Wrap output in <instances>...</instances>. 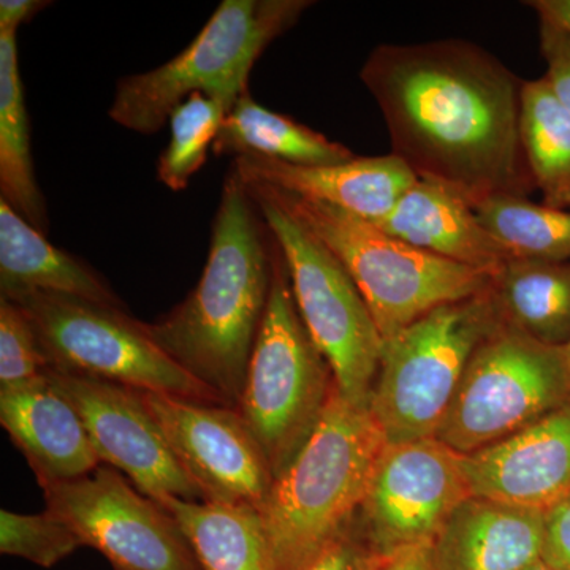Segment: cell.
<instances>
[{"label":"cell","mask_w":570,"mask_h":570,"mask_svg":"<svg viewBox=\"0 0 570 570\" xmlns=\"http://www.w3.org/2000/svg\"><path fill=\"white\" fill-rule=\"evenodd\" d=\"M360 77L384 115L392 154L422 181L474 209L535 186L521 146L523 82L478 45H381Z\"/></svg>","instance_id":"obj_1"},{"label":"cell","mask_w":570,"mask_h":570,"mask_svg":"<svg viewBox=\"0 0 570 570\" xmlns=\"http://www.w3.org/2000/svg\"><path fill=\"white\" fill-rule=\"evenodd\" d=\"M275 247L253 195L230 168L200 281L170 313L145 324L157 346L227 407H238L245 390L272 292Z\"/></svg>","instance_id":"obj_2"},{"label":"cell","mask_w":570,"mask_h":570,"mask_svg":"<svg viewBox=\"0 0 570 570\" xmlns=\"http://www.w3.org/2000/svg\"><path fill=\"white\" fill-rule=\"evenodd\" d=\"M387 445L370 404L335 387L316 430L261 509L277 570H306L348 530Z\"/></svg>","instance_id":"obj_3"},{"label":"cell","mask_w":570,"mask_h":570,"mask_svg":"<svg viewBox=\"0 0 570 570\" xmlns=\"http://www.w3.org/2000/svg\"><path fill=\"white\" fill-rule=\"evenodd\" d=\"M311 6L307 0H224L179 55L121 78L108 116L124 129L154 135L193 94L230 111L249 91L255 62Z\"/></svg>","instance_id":"obj_4"},{"label":"cell","mask_w":570,"mask_h":570,"mask_svg":"<svg viewBox=\"0 0 570 570\" xmlns=\"http://www.w3.org/2000/svg\"><path fill=\"white\" fill-rule=\"evenodd\" d=\"M247 184L262 187L340 258L384 343L436 307L491 287L485 273L407 245L355 214L266 184Z\"/></svg>","instance_id":"obj_5"},{"label":"cell","mask_w":570,"mask_h":570,"mask_svg":"<svg viewBox=\"0 0 570 570\" xmlns=\"http://www.w3.org/2000/svg\"><path fill=\"white\" fill-rule=\"evenodd\" d=\"M501 325L490 287L385 341L370 406L390 444L436 438L472 355Z\"/></svg>","instance_id":"obj_6"},{"label":"cell","mask_w":570,"mask_h":570,"mask_svg":"<svg viewBox=\"0 0 570 570\" xmlns=\"http://www.w3.org/2000/svg\"><path fill=\"white\" fill-rule=\"evenodd\" d=\"M335 387L332 367L299 316L276 243L268 306L236 407L264 450L273 479L283 474L316 430Z\"/></svg>","instance_id":"obj_7"},{"label":"cell","mask_w":570,"mask_h":570,"mask_svg":"<svg viewBox=\"0 0 570 570\" xmlns=\"http://www.w3.org/2000/svg\"><path fill=\"white\" fill-rule=\"evenodd\" d=\"M31 321L50 370L225 406L219 395L190 376L122 307L89 299L29 292L7 298Z\"/></svg>","instance_id":"obj_8"},{"label":"cell","mask_w":570,"mask_h":570,"mask_svg":"<svg viewBox=\"0 0 570 570\" xmlns=\"http://www.w3.org/2000/svg\"><path fill=\"white\" fill-rule=\"evenodd\" d=\"M245 184L283 250L299 316L332 367L337 390L356 404H370L384 340L358 287L294 214L262 187Z\"/></svg>","instance_id":"obj_9"},{"label":"cell","mask_w":570,"mask_h":570,"mask_svg":"<svg viewBox=\"0 0 570 570\" xmlns=\"http://www.w3.org/2000/svg\"><path fill=\"white\" fill-rule=\"evenodd\" d=\"M570 400L568 347H551L502 322L464 371L436 438L471 455Z\"/></svg>","instance_id":"obj_10"},{"label":"cell","mask_w":570,"mask_h":570,"mask_svg":"<svg viewBox=\"0 0 570 570\" xmlns=\"http://www.w3.org/2000/svg\"><path fill=\"white\" fill-rule=\"evenodd\" d=\"M47 510L115 570H202L178 523L111 466L43 487Z\"/></svg>","instance_id":"obj_11"},{"label":"cell","mask_w":570,"mask_h":570,"mask_svg":"<svg viewBox=\"0 0 570 570\" xmlns=\"http://www.w3.org/2000/svg\"><path fill=\"white\" fill-rule=\"evenodd\" d=\"M464 461L438 438L389 442L356 515L371 547L389 557L433 543L453 510L472 497Z\"/></svg>","instance_id":"obj_12"},{"label":"cell","mask_w":570,"mask_h":570,"mask_svg":"<svg viewBox=\"0 0 570 570\" xmlns=\"http://www.w3.org/2000/svg\"><path fill=\"white\" fill-rule=\"evenodd\" d=\"M140 393L204 501L262 509L275 479L236 409Z\"/></svg>","instance_id":"obj_13"},{"label":"cell","mask_w":570,"mask_h":570,"mask_svg":"<svg viewBox=\"0 0 570 570\" xmlns=\"http://www.w3.org/2000/svg\"><path fill=\"white\" fill-rule=\"evenodd\" d=\"M45 374L52 387L77 409L102 463L122 471L135 489L156 502L168 497L204 501L200 490L176 460L140 392L50 367Z\"/></svg>","instance_id":"obj_14"},{"label":"cell","mask_w":570,"mask_h":570,"mask_svg":"<svg viewBox=\"0 0 570 570\" xmlns=\"http://www.w3.org/2000/svg\"><path fill=\"white\" fill-rule=\"evenodd\" d=\"M474 497L549 510L570 494V400L519 433L466 455Z\"/></svg>","instance_id":"obj_15"},{"label":"cell","mask_w":570,"mask_h":570,"mask_svg":"<svg viewBox=\"0 0 570 570\" xmlns=\"http://www.w3.org/2000/svg\"><path fill=\"white\" fill-rule=\"evenodd\" d=\"M232 168L245 183H261L313 198L376 224L417 183L395 154L355 157L348 163L305 167L258 156L236 157Z\"/></svg>","instance_id":"obj_16"},{"label":"cell","mask_w":570,"mask_h":570,"mask_svg":"<svg viewBox=\"0 0 570 570\" xmlns=\"http://www.w3.org/2000/svg\"><path fill=\"white\" fill-rule=\"evenodd\" d=\"M0 423L41 489L85 478L102 464L77 409L52 387L47 374L21 387L0 390Z\"/></svg>","instance_id":"obj_17"},{"label":"cell","mask_w":570,"mask_h":570,"mask_svg":"<svg viewBox=\"0 0 570 570\" xmlns=\"http://www.w3.org/2000/svg\"><path fill=\"white\" fill-rule=\"evenodd\" d=\"M543 534V510L472 494L434 538V570H524L542 561Z\"/></svg>","instance_id":"obj_18"},{"label":"cell","mask_w":570,"mask_h":570,"mask_svg":"<svg viewBox=\"0 0 570 570\" xmlns=\"http://www.w3.org/2000/svg\"><path fill=\"white\" fill-rule=\"evenodd\" d=\"M376 225L407 245L490 277L513 258L483 227L471 205L452 190L422 179Z\"/></svg>","instance_id":"obj_19"},{"label":"cell","mask_w":570,"mask_h":570,"mask_svg":"<svg viewBox=\"0 0 570 570\" xmlns=\"http://www.w3.org/2000/svg\"><path fill=\"white\" fill-rule=\"evenodd\" d=\"M50 292L122 307L119 296L91 266L32 227L0 198V298Z\"/></svg>","instance_id":"obj_20"},{"label":"cell","mask_w":570,"mask_h":570,"mask_svg":"<svg viewBox=\"0 0 570 570\" xmlns=\"http://www.w3.org/2000/svg\"><path fill=\"white\" fill-rule=\"evenodd\" d=\"M160 505L178 523L202 570H277L261 510L164 498Z\"/></svg>","instance_id":"obj_21"},{"label":"cell","mask_w":570,"mask_h":570,"mask_svg":"<svg viewBox=\"0 0 570 570\" xmlns=\"http://www.w3.org/2000/svg\"><path fill=\"white\" fill-rule=\"evenodd\" d=\"M502 322L551 347L570 346V262L512 258L491 277Z\"/></svg>","instance_id":"obj_22"},{"label":"cell","mask_w":570,"mask_h":570,"mask_svg":"<svg viewBox=\"0 0 570 570\" xmlns=\"http://www.w3.org/2000/svg\"><path fill=\"white\" fill-rule=\"evenodd\" d=\"M216 156H258L281 163L324 167L355 159V154L288 116L255 102L249 91L225 116L213 142Z\"/></svg>","instance_id":"obj_23"},{"label":"cell","mask_w":570,"mask_h":570,"mask_svg":"<svg viewBox=\"0 0 570 570\" xmlns=\"http://www.w3.org/2000/svg\"><path fill=\"white\" fill-rule=\"evenodd\" d=\"M0 193L22 219L47 235L50 223L33 168L17 32H0Z\"/></svg>","instance_id":"obj_24"},{"label":"cell","mask_w":570,"mask_h":570,"mask_svg":"<svg viewBox=\"0 0 570 570\" xmlns=\"http://www.w3.org/2000/svg\"><path fill=\"white\" fill-rule=\"evenodd\" d=\"M520 135L543 205L570 212V115L546 77L523 82Z\"/></svg>","instance_id":"obj_25"},{"label":"cell","mask_w":570,"mask_h":570,"mask_svg":"<svg viewBox=\"0 0 570 570\" xmlns=\"http://www.w3.org/2000/svg\"><path fill=\"white\" fill-rule=\"evenodd\" d=\"M480 223L513 258L570 262V212L499 195L475 208Z\"/></svg>","instance_id":"obj_26"},{"label":"cell","mask_w":570,"mask_h":570,"mask_svg":"<svg viewBox=\"0 0 570 570\" xmlns=\"http://www.w3.org/2000/svg\"><path fill=\"white\" fill-rule=\"evenodd\" d=\"M227 111L204 94H193L170 119V141L157 163V179L175 193L186 189L204 167L209 148L219 134Z\"/></svg>","instance_id":"obj_27"},{"label":"cell","mask_w":570,"mask_h":570,"mask_svg":"<svg viewBox=\"0 0 570 570\" xmlns=\"http://www.w3.org/2000/svg\"><path fill=\"white\" fill-rule=\"evenodd\" d=\"M80 547L82 543L77 532L48 510L39 515H24L11 510L0 512L2 554L51 569Z\"/></svg>","instance_id":"obj_28"},{"label":"cell","mask_w":570,"mask_h":570,"mask_svg":"<svg viewBox=\"0 0 570 570\" xmlns=\"http://www.w3.org/2000/svg\"><path fill=\"white\" fill-rule=\"evenodd\" d=\"M47 370L31 321L17 303L0 298V390L31 384Z\"/></svg>","instance_id":"obj_29"},{"label":"cell","mask_w":570,"mask_h":570,"mask_svg":"<svg viewBox=\"0 0 570 570\" xmlns=\"http://www.w3.org/2000/svg\"><path fill=\"white\" fill-rule=\"evenodd\" d=\"M540 51L547 62L551 91L570 115V31L546 14H539Z\"/></svg>","instance_id":"obj_30"},{"label":"cell","mask_w":570,"mask_h":570,"mask_svg":"<svg viewBox=\"0 0 570 570\" xmlns=\"http://www.w3.org/2000/svg\"><path fill=\"white\" fill-rule=\"evenodd\" d=\"M384 554L367 542L356 519L306 570H377Z\"/></svg>","instance_id":"obj_31"},{"label":"cell","mask_w":570,"mask_h":570,"mask_svg":"<svg viewBox=\"0 0 570 570\" xmlns=\"http://www.w3.org/2000/svg\"><path fill=\"white\" fill-rule=\"evenodd\" d=\"M542 561L553 570H570V494L546 510Z\"/></svg>","instance_id":"obj_32"},{"label":"cell","mask_w":570,"mask_h":570,"mask_svg":"<svg viewBox=\"0 0 570 570\" xmlns=\"http://www.w3.org/2000/svg\"><path fill=\"white\" fill-rule=\"evenodd\" d=\"M50 2L41 0H2L0 2V32H17L21 24L31 21Z\"/></svg>","instance_id":"obj_33"},{"label":"cell","mask_w":570,"mask_h":570,"mask_svg":"<svg viewBox=\"0 0 570 570\" xmlns=\"http://www.w3.org/2000/svg\"><path fill=\"white\" fill-rule=\"evenodd\" d=\"M377 570H434L433 543H423L389 554Z\"/></svg>","instance_id":"obj_34"},{"label":"cell","mask_w":570,"mask_h":570,"mask_svg":"<svg viewBox=\"0 0 570 570\" xmlns=\"http://www.w3.org/2000/svg\"><path fill=\"white\" fill-rule=\"evenodd\" d=\"M530 7L538 11V14H546L570 31V0H538L530 2Z\"/></svg>","instance_id":"obj_35"},{"label":"cell","mask_w":570,"mask_h":570,"mask_svg":"<svg viewBox=\"0 0 570 570\" xmlns=\"http://www.w3.org/2000/svg\"><path fill=\"white\" fill-rule=\"evenodd\" d=\"M524 570H553L549 568V566L546 564L543 561L535 562V564H532L531 568L524 569Z\"/></svg>","instance_id":"obj_36"},{"label":"cell","mask_w":570,"mask_h":570,"mask_svg":"<svg viewBox=\"0 0 570 570\" xmlns=\"http://www.w3.org/2000/svg\"><path fill=\"white\" fill-rule=\"evenodd\" d=\"M569 363H570V346L568 347Z\"/></svg>","instance_id":"obj_37"}]
</instances>
